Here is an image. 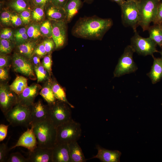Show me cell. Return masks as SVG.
Segmentation results:
<instances>
[{"label": "cell", "mask_w": 162, "mask_h": 162, "mask_svg": "<svg viewBox=\"0 0 162 162\" xmlns=\"http://www.w3.org/2000/svg\"><path fill=\"white\" fill-rule=\"evenodd\" d=\"M11 14L8 11L2 12L1 15L0 19L2 22L4 24L9 25L11 22Z\"/></svg>", "instance_id": "cell-40"}, {"label": "cell", "mask_w": 162, "mask_h": 162, "mask_svg": "<svg viewBox=\"0 0 162 162\" xmlns=\"http://www.w3.org/2000/svg\"><path fill=\"white\" fill-rule=\"evenodd\" d=\"M153 64L147 76L151 80L153 84L159 81L162 78V59L154 57Z\"/></svg>", "instance_id": "cell-20"}, {"label": "cell", "mask_w": 162, "mask_h": 162, "mask_svg": "<svg viewBox=\"0 0 162 162\" xmlns=\"http://www.w3.org/2000/svg\"><path fill=\"white\" fill-rule=\"evenodd\" d=\"M43 42L47 53L51 52L54 48L56 49L55 44L52 38H47Z\"/></svg>", "instance_id": "cell-37"}, {"label": "cell", "mask_w": 162, "mask_h": 162, "mask_svg": "<svg viewBox=\"0 0 162 162\" xmlns=\"http://www.w3.org/2000/svg\"><path fill=\"white\" fill-rule=\"evenodd\" d=\"M127 1H136L137 0H126Z\"/></svg>", "instance_id": "cell-53"}, {"label": "cell", "mask_w": 162, "mask_h": 162, "mask_svg": "<svg viewBox=\"0 0 162 162\" xmlns=\"http://www.w3.org/2000/svg\"><path fill=\"white\" fill-rule=\"evenodd\" d=\"M52 156V162H72L68 144H56Z\"/></svg>", "instance_id": "cell-18"}, {"label": "cell", "mask_w": 162, "mask_h": 162, "mask_svg": "<svg viewBox=\"0 0 162 162\" xmlns=\"http://www.w3.org/2000/svg\"><path fill=\"white\" fill-rule=\"evenodd\" d=\"M6 55L2 54H0V68H5L8 65V57Z\"/></svg>", "instance_id": "cell-46"}, {"label": "cell", "mask_w": 162, "mask_h": 162, "mask_svg": "<svg viewBox=\"0 0 162 162\" xmlns=\"http://www.w3.org/2000/svg\"><path fill=\"white\" fill-rule=\"evenodd\" d=\"M28 1L32 2L33 0H28Z\"/></svg>", "instance_id": "cell-55"}, {"label": "cell", "mask_w": 162, "mask_h": 162, "mask_svg": "<svg viewBox=\"0 0 162 162\" xmlns=\"http://www.w3.org/2000/svg\"><path fill=\"white\" fill-rule=\"evenodd\" d=\"M135 52L130 45L127 46L119 58L114 72V77H118L136 71L137 67L134 61L133 54Z\"/></svg>", "instance_id": "cell-8"}, {"label": "cell", "mask_w": 162, "mask_h": 162, "mask_svg": "<svg viewBox=\"0 0 162 162\" xmlns=\"http://www.w3.org/2000/svg\"><path fill=\"white\" fill-rule=\"evenodd\" d=\"M9 125L0 124V141L3 140L7 136Z\"/></svg>", "instance_id": "cell-44"}, {"label": "cell", "mask_w": 162, "mask_h": 162, "mask_svg": "<svg viewBox=\"0 0 162 162\" xmlns=\"http://www.w3.org/2000/svg\"><path fill=\"white\" fill-rule=\"evenodd\" d=\"M8 77V70L5 68H0V79L1 80H7Z\"/></svg>", "instance_id": "cell-48"}, {"label": "cell", "mask_w": 162, "mask_h": 162, "mask_svg": "<svg viewBox=\"0 0 162 162\" xmlns=\"http://www.w3.org/2000/svg\"><path fill=\"white\" fill-rule=\"evenodd\" d=\"M33 4L36 7H44L50 0H33Z\"/></svg>", "instance_id": "cell-49"}, {"label": "cell", "mask_w": 162, "mask_h": 162, "mask_svg": "<svg viewBox=\"0 0 162 162\" xmlns=\"http://www.w3.org/2000/svg\"><path fill=\"white\" fill-rule=\"evenodd\" d=\"M7 162H29V160L28 158L24 157L20 153L17 152L11 154Z\"/></svg>", "instance_id": "cell-34"}, {"label": "cell", "mask_w": 162, "mask_h": 162, "mask_svg": "<svg viewBox=\"0 0 162 162\" xmlns=\"http://www.w3.org/2000/svg\"><path fill=\"white\" fill-rule=\"evenodd\" d=\"M38 146V143L36 136L34 132L33 127L30 129L28 128L20 137L16 144L11 147L10 149H13L17 147L21 146L28 149L29 151L33 150Z\"/></svg>", "instance_id": "cell-14"}, {"label": "cell", "mask_w": 162, "mask_h": 162, "mask_svg": "<svg viewBox=\"0 0 162 162\" xmlns=\"http://www.w3.org/2000/svg\"><path fill=\"white\" fill-rule=\"evenodd\" d=\"M13 47V44L10 40L0 39V52L1 54H6L10 53Z\"/></svg>", "instance_id": "cell-33"}, {"label": "cell", "mask_w": 162, "mask_h": 162, "mask_svg": "<svg viewBox=\"0 0 162 162\" xmlns=\"http://www.w3.org/2000/svg\"><path fill=\"white\" fill-rule=\"evenodd\" d=\"M160 25V26L162 28V25Z\"/></svg>", "instance_id": "cell-56"}, {"label": "cell", "mask_w": 162, "mask_h": 162, "mask_svg": "<svg viewBox=\"0 0 162 162\" xmlns=\"http://www.w3.org/2000/svg\"><path fill=\"white\" fill-rule=\"evenodd\" d=\"M68 145L72 162H85L86 161L81 148L77 141L71 142Z\"/></svg>", "instance_id": "cell-22"}, {"label": "cell", "mask_w": 162, "mask_h": 162, "mask_svg": "<svg viewBox=\"0 0 162 162\" xmlns=\"http://www.w3.org/2000/svg\"><path fill=\"white\" fill-rule=\"evenodd\" d=\"M51 86L54 96L57 100L64 102L68 104L71 108H74V106L68 100L65 92L64 89L56 81L51 82Z\"/></svg>", "instance_id": "cell-26"}, {"label": "cell", "mask_w": 162, "mask_h": 162, "mask_svg": "<svg viewBox=\"0 0 162 162\" xmlns=\"http://www.w3.org/2000/svg\"><path fill=\"white\" fill-rule=\"evenodd\" d=\"M160 1L158 0H137L139 13V26L143 32L148 30L150 24L154 21Z\"/></svg>", "instance_id": "cell-4"}, {"label": "cell", "mask_w": 162, "mask_h": 162, "mask_svg": "<svg viewBox=\"0 0 162 162\" xmlns=\"http://www.w3.org/2000/svg\"><path fill=\"white\" fill-rule=\"evenodd\" d=\"M111 0L112 1L116 2L120 6L126 1V0Z\"/></svg>", "instance_id": "cell-51"}, {"label": "cell", "mask_w": 162, "mask_h": 162, "mask_svg": "<svg viewBox=\"0 0 162 162\" xmlns=\"http://www.w3.org/2000/svg\"><path fill=\"white\" fill-rule=\"evenodd\" d=\"M27 33L29 38L34 39H38L41 34L40 26L36 24L30 25L27 29Z\"/></svg>", "instance_id": "cell-31"}, {"label": "cell", "mask_w": 162, "mask_h": 162, "mask_svg": "<svg viewBox=\"0 0 162 162\" xmlns=\"http://www.w3.org/2000/svg\"><path fill=\"white\" fill-rule=\"evenodd\" d=\"M93 1V0H84V2L88 3H90Z\"/></svg>", "instance_id": "cell-52"}, {"label": "cell", "mask_w": 162, "mask_h": 162, "mask_svg": "<svg viewBox=\"0 0 162 162\" xmlns=\"http://www.w3.org/2000/svg\"><path fill=\"white\" fill-rule=\"evenodd\" d=\"M38 86L33 84L27 87L22 93L18 95V103L26 106H32L39 90Z\"/></svg>", "instance_id": "cell-16"}, {"label": "cell", "mask_w": 162, "mask_h": 162, "mask_svg": "<svg viewBox=\"0 0 162 162\" xmlns=\"http://www.w3.org/2000/svg\"><path fill=\"white\" fill-rule=\"evenodd\" d=\"M32 107L18 103L4 116L10 125L13 126L28 127L30 125Z\"/></svg>", "instance_id": "cell-6"}, {"label": "cell", "mask_w": 162, "mask_h": 162, "mask_svg": "<svg viewBox=\"0 0 162 162\" xmlns=\"http://www.w3.org/2000/svg\"><path fill=\"white\" fill-rule=\"evenodd\" d=\"M19 16L22 22L25 24L29 23L31 20V12L28 9L20 13Z\"/></svg>", "instance_id": "cell-39"}, {"label": "cell", "mask_w": 162, "mask_h": 162, "mask_svg": "<svg viewBox=\"0 0 162 162\" xmlns=\"http://www.w3.org/2000/svg\"><path fill=\"white\" fill-rule=\"evenodd\" d=\"M28 0H11L9 3L10 7L18 13L28 9L29 4Z\"/></svg>", "instance_id": "cell-28"}, {"label": "cell", "mask_w": 162, "mask_h": 162, "mask_svg": "<svg viewBox=\"0 0 162 162\" xmlns=\"http://www.w3.org/2000/svg\"><path fill=\"white\" fill-rule=\"evenodd\" d=\"M113 24L110 18H102L96 16L80 18L73 27L74 36L90 40H101Z\"/></svg>", "instance_id": "cell-1"}, {"label": "cell", "mask_w": 162, "mask_h": 162, "mask_svg": "<svg viewBox=\"0 0 162 162\" xmlns=\"http://www.w3.org/2000/svg\"><path fill=\"white\" fill-rule=\"evenodd\" d=\"M97 154L91 158H98L103 162H119L121 152L118 150H110L98 145Z\"/></svg>", "instance_id": "cell-17"}, {"label": "cell", "mask_w": 162, "mask_h": 162, "mask_svg": "<svg viewBox=\"0 0 162 162\" xmlns=\"http://www.w3.org/2000/svg\"><path fill=\"white\" fill-rule=\"evenodd\" d=\"M160 52L161 56V58L162 59V50Z\"/></svg>", "instance_id": "cell-54"}, {"label": "cell", "mask_w": 162, "mask_h": 162, "mask_svg": "<svg viewBox=\"0 0 162 162\" xmlns=\"http://www.w3.org/2000/svg\"><path fill=\"white\" fill-rule=\"evenodd\" d=\"M159 0V1H162V0Z\"/></svg>", "instance_id": "cell-57"}, {"label": "cell", "mask_w": 162, "mask_h": 162, "mask_svg": "<svg viewBox=\"0 0 162 162\" xmlns=\"http://www.w3.org/2000/svg\"><path fill=\"white\" fill-rule=\"evenodd\" d=\"M48 119V106L44 105L40 100L34 103L32 105L31 114V126H34Z\"/></svg>", "instance_id": "cell-13"}, {"label": "cell", "mask_w": 162, "mask_h": 162, "mask_svg": "<svg viewBox=\"0 0 162 162\" xmlns=\"http://www.w3.org/2000/svg\"><path fill=\"white\" fill-rule=\"evenodd\" d=\"M34 68L38 82H42L47 78L48 73L42 64L34 66Z\"/></svg>", "instance_id": "cell-30"}, {"label": "cell", "mask_w": 162, "mask_h": 162, "mask_svg": "<svg viewBox=\"0 0 162 162\" xmlns=\"http://www.w3.org/2000/svg\"><path fill=\"white\" fill-rule=\"evenodd\" d=\"M0 39L12 40V31L9 28L2 29L0 33Z\"/></svg>", "instance_id": "cell-43"}, {"label": "cell", "mask_w": 162, "mask_h": 162, "mask_svg": "<svg viewBox=\"0 0 162 162\" xmlns=\"http://www.w3.org/2000/svg\"><path fill=\"white\" fill-rule=\"evenodd\" d=\"M49 53L44 57L42 62V65L47 70L50 76L52 61L51 53Z\"/></svg>", "instance_id": "cell-36"}, {"label": "cell", "mask_w": 162, "mask_h": 162, "mask_svg": "<svg viewBox=\"0 0 162 162\" xmlns=\"http://www.w3.org/2000/svg\"><path fill=\"white\" fill-rule=\"evenodd\" d=\"M8 152L7 144L4 143L0 145V162H4L6 160Z\"/></svg>", "instance_id": "cell-42"}, {"label": "cell", "mask_w": 162, "mask_h": 162, "mask_svg": "<svg viewBox=\"0 0 162 162\" xmlns=\"http://www.w3.org/2000/svg\"><path fill=\"white\" fill-rule=\"evenodd\" d=\"M44 7H36L34 9L32 12V16L34 21H40L43 19L44 14Z\"/></svg>", "instance_id": "cell-35"}, {"label": "cell", "mask_w": 162, "mask_h": 162, "mask_svg": "<svg viewBox=\"0 0 162 162\" xmlns=\"http://www.w3.org/2000/svg\"><path fill=\"white\" fill-rule=\"evenodd\" d=\"M52 148L37 146L29 151V162H52Z\"/></svg>", "instance_id": "cell-15"}, {"label": "cell", "mask_w": 162, "mask_h": 162, "mask_svg": "<svg viewBox=\"0 0 162 162\" xmlns=\"http://www.w3.org/2000/svg\"><path fill=\"white\" fill-rule=\"evenodd\" d=\"M122 22L125 27H130L134 32L139 26V13L136 1H126L120 6Z\"/></svg>", "instance_id": "cell-7"}, {"label": "cell", "mask_w": 162, "mask_h": 162, "mask_svg": "<svg viewBox=\"0 0 162 162\" xmlns=\"http://www.w3.org/2000/svg\"><path fill=\"white\" fill-rule=\"evenodd\" d=\"M81 0H68L64 8L66 16V22H70L78 13L82 6Z\"/></svg>", "instance_id": "cell-19"}, {"label": "cell", "mask_w": 162, "mask_h": 162, "mask_svg": "<svg viewBox=\"0 0 162 162\" xmlns=\"http://www.w3.org/2000/svg\"><path fill=\"white\" fill-rule=\"evenodd\" d=\"M31 59H32L31 61L34 66H37L41 64L40 57L37 55L33 54Z\"/></svg>", "instance_id": "cell-50"}, {"label": "cell", "mask_w": 162, "mask_h": 162, "mask_svg": "<svg viewBox=\"0 0 162 162\" xmlns=\"http://www.w3.org/2000/svg\"><path fill=\"white\" fill-rule=\"evenodd\" d=\"M28 86L27 79L22 76H17L9 87L11 91L19 95Z\"/></svg>", "instance_id": "cell-23"}, {"label": "cell", "mask_w": 162, "mask_h": 162, "mask_svg": "<svg viewBox=\"0 0 162 162\" xmlns=\"http://www.w3.org/2000/svg\"><path fill=\"white\" fill-rule=\"evenodd\" d=\"M7 86L1 85L0 87V105L4 115L18 103V95Z\"/></svg>", "instance_id": "cell-11"}, {"label": "cell", "mask_w": 162, "mask_h": 162, "mask_svg": "<svg viewBox=\"0 0 162 162\" xmlns=\"http://www.w3.org/2000/svg\"><path fill=\"white\" fill-rule=\"evenodd\" d=\"M14 36L15 41L18 45L28 41V37L27 33V30L24 27L15 31Z\"/></svg>", "instance_id": "cell-29"}, {"label": "cell", "mask_w": 162, "mask_h": 162, "mask_svg": "<svg viewBox=\"0 0 162 162\" xmlns=\"http://www.w3.org/2000/svg\"><path fill=\"white\" fill-rule=\"evenodd\" d=\"M153 22L154 24L161 25L162 24V1H160L159 4L157 14Z\"/></svg>", "instance_id": "cell-41"}, {"label": "cell", "mask_w": 162, "mask_h": 162, "mask_svg": "<svg viewBox=\"0 0 162 162\" xmlns=\"http://www.w3.org/2000/svg\"><path fill=\"white\" fill-rule=\"evenodd\" d=\"M130 39V45L135 52L143 56L150 55L159 52L156 49L157 44L149 37L144 38L141 36L137 31Z\"/></svg>", "instance_id": "cell-9"}, {"label": "cell", "mask_w": 162, "mask_h": 162, "mask_svg": "<svg viewBox=\"0 0 162 162\" xmlns=\"http://www.w3.org/2000/svg\"><path fill=\"white\" fill-rule=\"evenodd\" d=\"M47 53L46 51L44 43H42L36 46L33 54H35L40 58L42 57L45 56Z\"/></svg>", "instance_id": "cell-38"}, {"label": "cell", "mask_w": 162, "mask_h": 162, "mask_svg": "<svg viewBox=\"0 0 162 162\" xmlns=\"http://www.w3.org/2000/svg\"><path fill=\"white\" fill-rule=\"evenodd\" d=\"M41 33L47 38H52V27L50 20L44 21L40 26Z\"/></svg>", "instance_id": "cell-32"}, {"label": "cell", "mask_w": 162, "mask_h": 162, "mask_svg": "<svg viewBox=\"0 0 162 162\" xmlns=\"http://www.w3.org/2000/svg\"><path fill=\"white\" fill-rule=\"evenodd\" d=\"M33 127L38 146L53 148L56 144V128L48 119Z\"/></svg>", "instance_id": "cell-2"}, {"label": "cell", "mask_w": 162, "mask_h": 162, "mask_svg": "<svg viewBox=\"0 0 162 162\" xmlns=\"http://www.w3.org/2000/svg\"><path fill=\"white\" fill-rule=\"evenodd\" d=\"M52 27V38L56 45V49L63 47L67 38V23L63 21L50 20Z\"/></svg>", "instance_id": "cell-12"}, {"label": "cell", "mask_w": 162, "mask_h": 162, "mask_svg": "<svg viewBox=\"0 0 162 162\" xmlns=\"http://www.w3.org/2000/svg\"><path fill=\"white\" fill-rule=\"evenodd\" d=\"M40 94L48 104L53 103L57 100L52 91L51 81L50 80L42 88L40 92Z\"/></svg>", "instance_id": "cell-27"}, {"label": "cell", "mask_w": 162, "mask_h": 162, "mask_svg": "<svg viewBox=\"0 0 162 162\" xmlns=\"http://www.w3.org/2000/svg\"><path fill=\"white\" fill-rule=\"evenodd\" d=\"M12 64L15 72L32 79L35 78L34 66L29 59L19 53H15L12 58Z\"/></svg>", "instance_id": "cell-10"}, {"label": "cell", "mask_w": 162, "mask_h": 162, "mask_svg": "<svg viewBox=\"0 0 162 162\" xmlns=\"http://www.w3.org/2000/svg\"><path fill=\"white\" fill-rule=\"evenodd\" d=\"M46 12L50 20L66 22L65 14L63 8L56 7L50 2Z\"/></svg>", "instance_id": "cell-21"}, {"label": "cell", "mask_w": 162, "mask_h": 162, "mask_svg": "<svg viewBox=\"0 0 162 162\" xmlns=\"http://www.w3.org/2000/svg\"><path fill=\"white\" fill-rule=\"evenodd\" d=\"M68 0H50V2L53 5L64 8Z\"/></svg>", "instance_id": "cell-47"}, {"label": "cell", "mask_w": 162, "mask_h": 162, "mask_svg": "<svg viewBox=\"0 0 162 162\" xmlns=\"http://www.w3.org/2000/svg\"><path fill=\"white\" fill-rule=\"evenodd\" d=\"M82 134L81 124L73 119L56 128V144H69L77 141Z\"/></svg>", "instance_id": "cell-3"}, {"label": "cell", "mask_w": 162, "mask_h": 162, "mask_svg": "<svg viewBox=\"0 0 162 162\" xmlns=\"http://www.w3.org/2000/svg\"><path fill=\"white\" fill-rule=\"evenodd\" d=\"M11 22L15 26H19L21 25L22 21L19 15L16 14H11Z\"/></svg>", "instance_id": "cell-45"}, {"label": "cell", "mask_w": 162, "mask_h": 162, "mask_svg": "<svg viewBox=\"0 0 162 162\" xmlns=\"http://www.w3.org/2000/svg\"><path fill=\"white\" fill-rule=\"evenodd\" d=\"M48 106L49 119L56 128L72 119L71 107L66 103L56 100Z\"/></svg>", "instance_id": "cell-5"}, {"label": "cell", "mask_w": 162, "mask_h": 162, "mask_svg": "<svg viewBox=\"0 0 162 162\" xmlns=\"http://www.w3.org/2000/svg\"><path fill=\"white\" fill-rule=\"evenodd\" d=\"M148 30L149 37L162 49V28L160 25L154 24L150 26Z\"/></svg>", "instance_id": "cell-24"}, {"label": "cell", "mask_w": 162, "mask_h": 162, "mask_svg": "<svg viewBox=\"0 0 162 162\" xmlns=\"http://www.w3.org/2000/svg\"><path fill=\"white\" fill-rule=\"evenodd\" d=\"M36 44L33 41L27 42L18 45V50L19 53L29 59L32 56Z\"/></svg>", "instance_id": "cell-25"}, {"label": "cell", "mask_w": 162, "mask_h": 162, "mask_svg": "<svg viewBox=\"0 0 162 162\" xmlns=\"http://www.w3.org/2000/svg\"><path fill=\"white\" fill-rule=\"evenodd\" d=\"M161 25H162V24H161Z\"/></svg>", "instance_id": "cell-58"}]
</instances>
